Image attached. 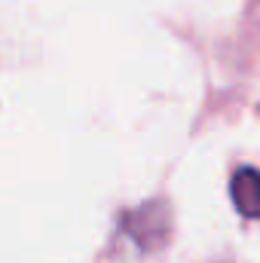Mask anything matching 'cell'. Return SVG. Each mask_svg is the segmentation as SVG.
Wrapping results in <instances>:
<instances>
[{
	"instance_id": "6da1fadb",
	"label": "cell",
	"mask_w": 260,
	"mask_h": 263,
	"mask_svg": "<svg viewBox=\"0 0 260 263\" xmlns=\"http://www.w3.org/2000/svg\"><path fill=\"white\" fill-rule=\"evenodd\" d=\"M230 196L242 217H260V168L242 165L230 181Z\"/></svg>"
}]
</instances>
